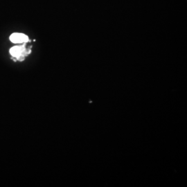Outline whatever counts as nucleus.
I'll use <instances>...</instances> for the list:
<instances>
[{
  "mask_svg": "<svg viewBox=\"0 0 187 187\" xmlns=\"http://www.w3.org/2000/svg\"><path fill=\"white\" fill-rule=\"evenodd\" d=\"M10 53L13 57L22 60L24 59V58L22 57L28 54V51H27L24 46H15L11 49Z\"/></svg>",
  "mask_w": 187,
  "mask_h": 187,
  "instance_id": "1",
  "label": "nucleus"
},
{
  "mask_svg": "<svg viewBox=\"0 0 187 187\" xmlns=\"http://www.w3.org/2000/svg\"><path fill=\"white\" fill-rule=\"evenodd\" d=\"M10 40L13 43H25L29 41V37L27 35L23 34V33H15L11 35Z\"/></svg>",
  "mask_w": 187,
  "mask_h": 187,
  "instance_id": "2",
  "label": "nucleus"
}]
</instances>
